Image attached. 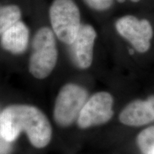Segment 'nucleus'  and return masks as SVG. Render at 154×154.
I'll return each mask as SVG.
<instances>
[{"instance_id":"obj_6","label":"nucleus","mask_w":154,"mask_h":154,"mask_svg":"<svg viewBox=\"0 0 154 154\" xmlns=\"http://www.w3.org/2000/svg\"><path fill=\"white\" fill-rule=\"evenodd\" d=\"M113 98L107 92L94 94L83 106L78 116V124L86 128L105 124L113 116Z\"/></svg>"},{"instance_id":"obj_7","label":"nucleus","mask_w":154,"mask_h":154,"mask_svg":"<svg viewBox=\"0 0 154 154\" xmlns=\"http://www.w3.org/2000/svg\"><path fill=\"white\" fill-rule=\"evenodd\" d=\"M96 32L91 25H82L74 42L71 44L73 59L81 69H87L93 61Z\"/></svg>"},{"instance_id":"obj_10","label":"nucleus","mask_w":154,"mask_h":154,"mask_svg":"<svg viewBox=\"0 0 154 154\" xmlns=\"http://www.w3.org/2000/svg\"><path fill=\"white\" fill-rule=\"evenodd\" d=\"M22 17V11L17 5H0V34L19 22Z\"/></svg>"},{"instance_id":"obj_9","label":"nucleus","mask_w":154,"mask_h":154,"mask_svg":"<svg viewBox=\"0 0 154 154\" xmlns=\"http://www.w3.org/2000/svg\"><path fill=\"white\" fill-rule=\"evenodd\" d=\"M29 32L24 22H17L2 34L1 44L7 51L22 54L27 47Z\"/></svg>"},{"instance_id":"obj_11","label":"nucleus","mask_w":154,"mask_h":154,"mask_svg":"<svg viewBox=\"0 0 154 154\" xmlns=\"http://www.w3.org/2000/svg\"><path fill=\"white\" fill-rule=\"evenodd\" d=\"M137 144L143 154H154V126L145 128L138 135Z\"/></svg>"},{"instance_id":"obj_5","label":"nucleus","mask_w":154,"mask_h":154,"mask_svg":"<svg viewBox=\"0 0 154 154\" xmlns=\"http://www.w3.org/2000/svg\"><path fill=\"white\" fill-rule=\"evenodd\" d=\"M116 29L138 52L145 53L149 49L153 37V29L148 20L127 15L117 20Z\"/></svg>"},{"instance_id":"obj_3","label":"nucleus","mask_w":154,"mask_h":154,"mask_svg":"<svg viewBox=\"0 0 154 154\" xmlns=\"http://www.w3.org/2000/svg\"><path fill=\"white\" fill-rule=\"evenodd\" d=\"M57 57L54 32L48 27L39 29L33 40V51L29 61L31 74L40 79L46 78L55 67Z\"/></svg>"},{"instance_id":"obj_4","label":"nucleus","mask_w":154,"mask_h":154,"mask_svg":"<svg viewBox=\"0 0 154 154\" xmlns=\"http://www.w3.org/2000/svg\"><path fill=\"white\" fill-rule=\"evenodd\" d=\"M87 96V91L79 86L70 84L63 86L56 101V121L63 126L70 125L79 116Z\"/></svg>"},{"instance_id":"obj_2","label":"nucleus","mask_w":154,"mask_h":154,"mask_svg":"<svg viewBox=\"0 0 154 154\" xmlns=\"http://www.w3.org/2000/svg\"><path fill=\"white\" fill-rule=\"evenodd\" d=\"M49 18L54 33L63 43L71 45L81 26V15L74 0H54L49 9Z\"/></svg>"},{"instance_id":"obj_12","label":"nucleus","mask_w":154,"mask_h":154,"mask_svg":"<svg viewBox=\"0 0 154 154\" xmlns=\"http://www.w3.org/2000/svg\"><path fill=\"white\" fill-rule=\"evenodd\" d=\"M84 1L91 9L97 11H104L110 8L113 0H84Z\"/></svg>"},{"instance_id":"obj_13","label":"nucleus","mask_w":154,"mask_h":154,"mask_svg":"<svg viewBox=\"0 0 154 154\" xmlns=\"http://www.w3.org/2000/svg\"><path fill=\"white\" fill-rule=\"evenodd\" d=\"M10 151V145L9 142L7 141L3 138L0 128V154H8Z\"/></svg>"},{"instance_id":"obj_14","label":"nucleus","mask_w":154,"mask_h":154,"mask_svg":"<svg viewBox=\"0 0 154 154\" xmlns=\"http://www.w3.org/2000/svg\"><path fill=\"white\" fill-rule=\"evenodd\" d=\"M117 1L119 2H124L126 1V0H117ZM130 1L133 2H139L140 0H130Z\"/></svg>"},{"instance_id":"obj_8","label":"nucleus","mask_w":154,"mask_h":154,"mask_svg":"<svg viewBox=\"0 0 154 154\" xmlns=\"http://www.w3.org/2000/svg\"><path fill=\"white\" fill-rule=\"evenodd\" d=\"M123 124L130 126H144L154 121V96L146 100H136L124 108L119 116Z\"/></svg>"},{"instance_id":"obj_1","label":"nucleus","mask_w":154,"mask_h":154,"mask_svg":"<svg viewBox=\"0 0 154 154\" xmlns=\"http://www.w3.org/2000/svg\"><path fill=\"white\" fill-rule=\"evenodd\" d=\"M0 128L3 138L11 142L22 131L36 148L49 143L51 127L46 116L38 109L25 105L11 106L0 114Z\"/></svg>"}]
</instances>
